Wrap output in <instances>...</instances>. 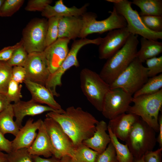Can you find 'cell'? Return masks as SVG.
<instances>
[{
  "label": "cell",
  "instance_id": "cell-28",
  "mask_svg": "<svg viewBox=\"0 0 162 162\" xmlns=\"http://www.w3.org/2000/svg\"><path fill=\"white\" fill-rule=\"evenodd\" d=\"M162 88V74L148 78L142 87L133 95V98L140 96L151 94L159 91Z\"/></svg>",
  "mask_w": 162,
  "mask_h": 162
},
{
  "label": "cell",
  "instance_id": "cell-50",
  "mask_svg": "<svg viewBox=\"0 0 162 162\" xmlns=\"http://www.w3.org/2000/svg\"><path fill=\"white\" fill-rule=\"evenodd\" d=\"M4 1V0H0V9Z\"/></svg>",
  "mask_w": 162,
  "mask_h": 162
},
{
  "label": "cell",
  "instance_id": "cell-49",
  "mask_svg": "<svg viewBox=\"0 0 162 162\" xmlns=\"http://www.w3.org/2000/svg\"><path fill=\"white\" fill-rule=\"evenodd\" d=\"M132 162H145L143 159V156L140 158H134Z\"/></svg>",
  "mask_w": 162,
  "mask_h": 162
},
{
  "label": "cell",
  "instance_id": "cell-25",
  "mask_svg": "<svg viewBox=\"0 0 162 162\" xmlns=\"http://www.w3.org/2000/svg\"><path fill=\"white\" fill-rule=\"evenodd\" d=\"M12 104H10L0 112V132L4 135L11 134L16 136L20 128L14 120Z\"/></svg>",
  "mask_w": 162,
  "mask_h": 162
},
{
  "label": "cell",
  "instance_id": "cell-31",
  "mask_svg": "<svg viewBox=\"0 0 162 162\" xmlns=\"http://www.w3.org/2000/svg\"><path fill=\"white\" fill-rule=\"evenodd\" d=\"M24 2V0H4L0 9V16H11L20 9Z\"/></svg>",
  "mask_w": 162,
  "mask_h": 162
},
{
  "label": "cell",
  "instance_id": "cell-10",
  "mask_svg": "<svg viewBox=\"0 0 162 162\" xmlns=\"http://www.w3.org/2000/svg\"><path fill=\"white\" fill-rule=\"evenodd\" d=\"M47 26L46 19L36 18L31 20L24 28L21 40L23 46L28 54L44 51L46 47Z\"/></svg>",
  "mask_w": 162,
  "mask_h": 162
},
{
  "label": "cell",
  "instance_id": "cell-38",
  "mask_svg": "<svg viewBox=\"0 0 162 162\" xmlns=\"http://www.w3.org/2000/svg\"><path fill=\"white\" fill-rule=\"evenodd\" d=\"M95 162H118L114 147L111 142L104 152L98 154Z\"/></svg>",
  "mask_w": 162,
  "mask_h": 162
},
{
  "label": "cell",
  "instance_id": "cell-23",
  "mask_svg": "<svg viewBox=\"0 0 162 162\" xmlns=\"http://www.w3.org/2000/svg\"><path fill=\"white\" fill-rule=\"evenodd\" d=\"M83 26L81 17H60L58 23V38H66L74 40L79 38Z\"/></svg>",
  "mask_w": 162,
  "mask_h": 162
},
{
  "label": "cell",
  "instance_id": "cell-29",
  "mask_svg": "<svg viewBox=\"0 0 162 162\" xmlns=\"http://www.w3.org/2000/svg\"><path fill=\"white\" fill-rule=\"evenodd\" d=\"M98 153L82 143L76 148L74 162H95Z\"/></svg>",
  "mask_w": 162,
  "mask_h": 162
},
{
  "label": "cell",
  "instance_id": "cell-19",
  "mask_svg": "<svg viewBox=\"0 0 162 162\" xmlns=\"http://www.w3.org/2000/svg\"><path fill=\"white\" fill-rule=\"evenodd\" d=\"M139 118L134 114L124 113L110 120L108 127L118 139L125 141L132 126Z\"/></svg>",
  "mask_w": 162,
  "mask_h": 162
},
{
  "label": "cell",
  "instance_id": "cell-34",
  "mask_svg": "<svg viewBox=\"0 0 162 162\" xmlns=\"http://www.w3.org/2000/svg\"><path fill=\"white\" fill-rule=\"evenodd\" d=\"M140 16L143 23L148 29L156 32H162V16Z\"/></svg>",
  "mask_w": 162,
  "mask_h": 162
},
{
  "label": "cell",
  "instance_id": "cell-8",
  "mask_svg": "<svg viewBox=\"0 0 162 162\" xmlns=\"http://www.w3.org/2000/svg\"><path fill=\"white\" fill-rule=\"evenodd\" d=\"M101 41L100 37L93 39L85 38L74 40L66 58L59 68L54 73L50 74L45 84V86L54 96L59 95L56 89L57 86L62 85V78L65 72L73 66H79L77 55L80 49L89 44L99 45Z\"/></svg>",
  "mask_w": 162,
  "mask_h": 162
},
{
  "label": "cell",
  "instance_id": "cell-30",
  "mask_svg": "<svg viewBox=\"0 0 162 162\" xmlns=\"http://www.w3.org/2000/svg\"><path fill=\"white\" fill-rule=\"evenodd\" d=\"M12 67L7 62H0V94L5 95L11 79Z\"/></svg>",
  "mask_w": 162,
  "mask_h": 162
},
{
  "label": "cell",
  "instance_id": "cell-42",
  "mask_svg": "<svg viewBox=\"0 0 162 162\" xmlns=\"http://www.w3.org/2000/svg\"><path fill=\"white\" fill-rule=\"evenodd\" d=\"M162 147L147 152L143 155L145 162H162Z\"/></svg>",
  "mask_w": 162,
  "mask_h": 162
},
{
  "label": "cell",
  "instance_id": "cell-13",
  "mask_svg": "<svg viewBox=\"0 0 162 162\" xmlns=\"http://www.w3.org/2000/svg\"><path fill=\"white\" fill-rule=\"evenodd\" d=\"M24 67L26 80L45 86L50 74L44 51L28 53Z\"/></svg>",
  "mask_w": 162,
  "mask_h": 162
},
{
  "label": "cell",
  "instance_id": "cell-9",
  "mask_svg": "<svg viewBox=\"0 0 162 162\" xmlns=\"http://www.w3.org/2000/svg\"><path fill=\"white\" fill-rule=\"evenodd\" d=\"M110 14L106 19L101 20H96L97 15L92 12H86L82 16V28L79 37L86 38L88 35L93 33L101 34L111 30L126 27L127 23L124 18L118 14L113 7Z\"/></svg>",
  "mask_w": 162,
  "mask_h": 162
},
{
  "label": "cell",
  "instance_id": "cell-4",
  "mask_svg": "<svg viewBox=\"0 0 162 162\" xmlns=\"http://www.w3.org/2000/svg\"><path fill=\"white\" fill-rule=\"evenodd\" d=\"M133 105L130 106L128 112L140 117L152 128L159 131L158 119L162 106V88L155 93L133 98Z\"/></svg>",
  "mask_w": 162,
  "mask_h": 162
},
{
  "label": "cell",
  "instance_id": "cell-37",
  "mask_svg": "<svg viewBox=\"0 0 162 162\" xmlns=\"http://www.w3.org/2000/svg\"><path fill=\"white\" fill-rule=\"evenodd\" d=\"M149 77L161 74L162 72V56L154 57L146 61Z\"/></svg>",
  "mask_w": 162,
  "mask_h": 162
},
{
  "label": "cell",
  "instance_id": "cell-48",
  "mask_svg": "<svg viewBox=\"0 0 162 162\" xmlns=\"http://www.w3.org/2000/svg\"><path fill=\"white\" fill-rule=\"evenodd\" d=\"M7 161V154L0 151V162H5Z\"/></svg>",
  "mask_w": 162,
  "mask_h": 162
},
{
  "label": "cell",
  "instance_id": "cell-5",
  "mask_svg": "<svg viewBox=\"0 0 162 162\" xmlns=\"http://www.w3.org/2000/svg\"><path fill=\"white\" fill-rule=\"evenodd\" d=\"M80 80L83 94L95 108L101 112L105 97L110 90L109 85L99 74L87 68L81 71Z\"/></svg>",
  "mask_w": 162,
  "mask_h": 162
},
{
  "label": "cell",
  "instance_id": "cell-7",
  "mask_svg": "<svg viewBox=\"0 0 162 162\" xmlns=\"http://www.w3.org/2000/svg\"><path fill=\"white\" fill-rule=\"evenodd\" d=\"M113 4L117 12L125 19L126 28L131 34L139 35L148 39L157 40L162 39V32L150 30L143 23L139 13L132 8V2L128 0H106Z\"/></svg>",
  "mask_w": 162,
  "mask_h": 162
},
{
  "label": "cell",
  "instance_id": "cell-27",
  "mask_svg": "<svg viewBox=\"0 0 162 162\" xmlns=\"http://www.w3.org/2000/svg\"><path fill=\"white\" fill-rule=\"evenodd\" d=\"M107 130L110 136L111 142L114 147L118 162H132L134 157L127 145L126 144H123L120 143L108 127Z\"/></svg>",
  "mask_w": 162,
  "mask_h": 162
},
{
  "label": "cell",
  "instance_id": "cell-46",
  "mask_svg": "<svg viewBox=\"0 0 162 162\" xmlns=\"http://www.w3.org/2000/svg\"><path fill=\"white\" fill-rule=\"evenodd\" d=\"M10 104L5 95L0 94V112Z\"/></svg>",
  "mask_w": 162,
  "mask_h": 162
},
{
  "label": "cell",
  "instance_id": "cell-1",
  "mask_svg": "<svg viewBox=\"0 0 162 162\" xmlns=\"http://www.w3.org/2000/svg\"><path fill=\"white\" fill-rule=\"evenodd\" d=\"M46 116L60 125L76 148L93 136L99 122L91 114L79 107L69 106L62 113L48 112Z\"/></svg>",
  "mask_w": 162,
  "mask_h": 162
},
{
  "label": "cell",
  "instance_id": "cell-18",
  "mask_svg": "<svg viewBox=\"0 0 162 162\" xmlns=\"http://www.w3.org/2000/svg\"><path fill=\"white\" fill-rule=\"evenodd\" d=\"M23 82L31 94V99L38 103L45 104L59 113L64 112L54 96L45 86L28 80Z\"/></svg>",
  "mask_w": 162,
  "mask_h": 162
},
{
  "label": "cell",
  "instance_id": "cell-26",
  "mask_svg": "<svg viewBox=\"0 0 162 162\" xmlns=\"http://www.w3.org/2000/svg\"><path fill=\"white\" fill-rule=\"evenodd\" d=\"M132 3L140 8V16H162V0H133Z\"/></svg>",
  "mask_w": 162,
  "mask_h": 162
},
{
  "label": "cell",
  "instance_id": "cell-14",
  "mask_svg": "<svg viewBox=\"0 0 162 162\" xmlns=\"http://www.w3.org/2000/svg\"><path fill=\"white\" fill-rule=\"evenodd\" d=\"M130 34L126 27L109 31L99 45V58L107 59L113 56L124 45Z\"/></svg>",
  "mask_w": 162,
  "mask_h": 162
},
{
  "label": "cell",
  "instance_id": "cell-6",
  "mask_svg": "<svg viewBox=\"0 0 162 162\" xmlns=\"http://www.w3.org/2000/svg\"><path fill=\"white\" fill-rule=\"evenodd\" d=\"M148 78L147 68L136 57L109 85L110 89L121 88L132 96L142 87Z\"/></svg>",
  "mask_w": 162,
  "mask_h": 162
},
{
  "label": "cell",
  "instance_id": "cell-22",
  "mask_svg": "<svg viewBox=\"0 0 162 162\" xmlns=\"http://www.w3.org/2000/svg\"><path fill=\"white\" fill-rule=\"evenodd\" d=\"M27 149L32 155L43 156L46 158L52 156L50 140L43 120L38 130L35 139Z\"/></svg>",
  "mask_w": 162,
  "mask_h": 162
},
{
  "label": "cell",
  "instance_id": "cell-20",
  "mask_svg": "<svg viewBox=\"0 0 162 162\" xmlns=\"http://www.w3.org/2000/svg\"><path fill=\"white\" fill-rule=\"evenodd\" d=\"M88 4H86L79 8L75 6L69 8L64 4L62 0H59L54 6L47 5L41 14L42 16L48 19L53 17H80L86 12Z\"/></svg>",
  "mask_w": 162,
  "mask_h": 162
},
{
  "label": "cell",
  "instance_id": "cell-36",
  "mask_svg": "<svg viewBox=\"0 0 162 162\" xmlns=\"http://www.w3.org/2000/svg\"><path fill=\"white\" fill-rule=\"evenodd\" d=\"M22 87L21 84L11 80L7 93L5 95L10 103L12 102L16 103L21 100V99L22 98L21 93Z\"/></svg>",
  "mask_w": 162,
  "mask_h": 162
},
{
  "label": "cell",
  "instance_id": "cell-21",
  "mask_svg": "<svg viewBox=\"0 0 162 162\" xmlns=\"http://www.w3.org/2000/svg\"><path fill=\"white\" fill-rule=\"evenodd\" d=\"M108 125L104 120L99 121L93 136L84 140L82 143L98 154L104 152L111 142L110 135L106 132Z\"/></svg>",
  "mask_w": 162,
  "mask_h": 162
},
{
  "label": "cell",
  "instance_id": "cell-44",
  "mask_svg": "<svg viewBox=\"0 0 162 162\" xmlns=\"http://www.w3.org/2000/svg\"><path fill=\"white\" fill-rule=\"evenodd\" d=\"M33 162H60V159L57 158L53 156L49 158H43L40 156L32 155Z\"/></svg>",
  "mask_w": 162,
  "mask_h": 162
},
{
  "label": "cell",
  "instance_id": "cell-17",
  "mask_svg": "<svg viewBox=\"0 0 162 162\" xmlns=\"http://www.w3.org/2000/svg\"><path fill=\"white\" fill-rule=\"evenodd\" d=\"M42 121L39 119L34 122L31 118L27 120L24 125L20 129L17 134L12 141V150L29 148L36 137L37 131L39 128Z\"/></svg>",
  "mask_w": 162,
  "mask_h": 162
},
{
  "label": "cell",
  "instance_id": "cell-3",
  "mask_svg": "<svg viewBox=\"0 0 162 162\" xmlns=\"http://www.w3.org/2000/svg\"><path fill=\"white\" fill-rule=\"evenodd\" d=\"M156 132L140 117L132 126L125 140L134 158H140L153 151L157 142Z\"/></svg>",
  "mask_w": 162,
  "mask_h": 162
},
{
  "label": "cell",
  "instance_id": "cell-11",
  "mask_svg": "<svg viewBox=\"0 0 162 162\" xmlns=\"http://www.w3.org/2000/svg\"><path fill=\"white\" fill-rule=\"evenodd\" d=\"M43 121L50 140L52 156L60 159L68 155L73 159L76 148L60 125L50 117H46Z\"/></svg>",
  "mask_w": 162,
  "mask_h": 162
},
{
  "label": "cell",
  "instance_id": "cell-15",
  "mask_svg": "<svg viewBox=\"0 0 162 162\" xmlns=\"http://www.w3.org/2000/svg\"><path fill=\"white\" fill-rule=\"evenodd\" d=\"M70 40L66 38H58L44 50L50 74L54 73L59 68L67 56L69 51L68 44Z\"/></svg>",
  "mask_w": 162,
  "mask_h": 162
},
{
  "label": "cell",
  "instance_id": "cell-24",
  "mask_svg": "<svg viewBox=\"0 0 162 162\" xmlns=\"http://www.w3.org/2000/svg\"><path fill=\"white\" fill-rule=\"evenodd\" d=\"M141 48L137 51L136 57L142 63L149 59L156 57L162 52V42L142 37Z\"/></svg>",
  "mask_w": 162,
  "mask_h": 162
},
{
  "label": "cell",
  "instance_id": "cell-41",
  "mask_svg": "<svg viewBox=\"0 0 162 162\" xmlns=\"http://www.w3.org/2000/svg\"><path fill=\"white\" fill-rule=\"evenodd\" d=\"M26 79V72L24 67L14 66L12 67L11 79L20 84L23 82Z\"/></svg>",
  "mask_w": 162,
  "mask_h": 162
},
{
  "label": "cell",
  "instance_id": "cell-32",
  "mask_svg": "<svg viewBox=\"0 0 162 162\" xmlns=\"http://www.w3.org/2000/svg\"><path fill=\"white\" fill-rule=\"evenodd\" d=\"M60 17H53L48 19L46 39V47L54 43L58 39V23Z\"/></svg>",
  "mask_w": 162,
  "mask_h": 162
},
{
  "label": "cell",
  "instance_id": "cell-40",
  "mask_svg": "<svg viewBox=\"0 0 162 162\" xmlns=\"http://www.w3.org/2000/svg\"><path fill=\"white\" fill-rule=\"evenodd\" d=\"M22 45L21 40L15 45L6 46L0 50V62H7L11 57L14 51Z\"/></svg>",
  "mask_w": 162,
  "mask_h": 162
},
{
  "label": "cell",
  "instance_id": "cell-35",
  "mask_svg": "<svg viewBox=\"0 0 162 162\" xmlns=\"http://www.w3.org/2000/svg\"><path fill=\"white\" fill-rule=\"evenodd\" d=\"M7 159L8 162H33L32 155L26 148L12 150L7 154Z\"/></svg>",
  "mask_w": 162,
  "mask_h": 162
},
{
  "label": "cell",
  "instance_id": "cell-47",
  "mask_svg": "<svg viewBox=\"0 0 162 162\" xmlns=\"http://www.w3.org/2000/svg\"><path fill=\"white\" fill-rule=\"evenodd\" d=\"M60 162H74L72 158L69 156L65 155L60 159Z\"/></svg>",
  "mask_w": 162,
  "mask_h": 162
},
{
  "label": "cell",
  "instance_id": "cell-16",
  "mask_svg": "<svg viewBox=\"0 0 162 162\" xmlns=\"http://www.w3.org/2000/svg\"><path fill=\"white\" fill-rule=\"evenodd\" d=\"M12 106L16 118L15 121L20 128L22 127L23 120L26 116H35L47 112L59 113L50 106L38 103L32 99L28 101L20 100L12 104Z\"/></svg>",
  "mask_w": 162,
  "mask_h": 162
},
{
  "label": "cell",
  "instance_id": "cell-39",
  "mask_svg": "<svg viewBox=\"0 0 162 162\" xmlns=\"http://www.w3.org/2000/svg\"><path fill=\"white\" fill-rule=\"evenodd\" d=\"M52 2L51 0H29L25 8L27 11L41 12Z\"/></svg>",
  "mask_w": 162,
  "mask_h": 162
},
{
  "label": "cell",
  "instance_id": "cell-33",
  "mask_svg": "<svg viewBox=\"0 0 162 162\" xmlns=\"http://www.w3.org/2000/svg\"><path fill=\"white\" fill-rule=\"evenodd\" d=\"M28 55V53L22 45L14 51L11 57L7 62L12 67L14 66L24 67L26 62Z\"/></svg>",
  "mask_w": 162,
  "mask_h": 162
},
{
  "label": "cell",
  "instance_id": "cell-43",
  "mask_svg": "<svg viewBox=\"0 0 162 162\" xmlns=\"http://www.w3.org/2000/svg\"><path fill=\"white\" fill-rule=\"evenodd\" d=\"M12 150V141L7 139L0 132V151L8 153Z\"/></svg>",
  "mask_w": 162,
  "mask_h": 162
},
{
  "label": "cell",
  "instance_id": "cell-2",
  "mask_svg": "<svg viewBox=\"0 0 162 162\" xmlns=\"http://www.w3.org/2000/svg\"><path fill=\"white\" fill-rule=\"evenodd\" d=\"M139 43L138 35L131 34L122 48L107 59L99 74L107 84L112 83L136 57Z\"/></svg>",
  "mask_w": 162,
  "mask_h": 162
},
{
  "label": "cell",
  "instance_id": "cell-45",
  "mask_svg": "<svg viewBox=\"0 0 162 162\" xmlns=\"http://www.w3.org/2000/svg\"><path fill=\"white\" fill-rule=\"evenodd\" d=\"M158 122L159 125V134L157 138V142L159 144L160 147H162V115L159 116Z\"/></svg>",
  "mask_w": 162,
  "mask_h": 162
},
{
  "label": "cell",
  "instance_id": "cell-12",
  "mask_svg": "<svg viewBox=\"0 0 162 162\" xmlns=\"http://www.w3.org/2000/svg\"><path fill=\"white\" fill-rule=\"evenodd\" d=\"M132 99V95L122 88L110 89L104 98L102 115L110 120L128 112Z\"/></svg>",
  "mask_w": 162,
  "mask_h": 162
},
{
  "label": "cell",
  "instance_id": "cell-51",
  "mask_svg": "<svg viewBox=\"0 0 162 162\" xmlns=\"http://www.w3.org/2000/svg\"><path fill=\"white\" fill-rule=\"evenodd\" d=\"M5 162H8V161H5Z\"/></svg>",
  "mask_w": 162,
  "mask_h": 162
}]
</instances>
